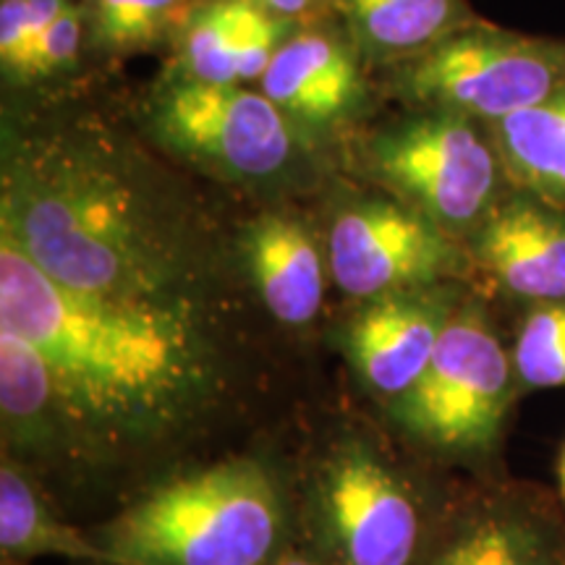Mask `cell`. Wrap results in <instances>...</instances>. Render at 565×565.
I'll return each mask as SVG.
<instances>
[{
  "mask_svg": "<svg viewBox=\"0 0 565 565\" xmlns=\"http://www.w3.org/2000/svg\"><path fill=\"white\" fill-rule=\"evenodd\" d=\"M0 330L45 356L87 469L173 448L228 398L223 362L192 307L74 291L6 233Z\"/></svg>",
  "mask_w": 565,
  "mask_h": 565,
  "instance_id": "obj_1",
  "label": "cell"
},
{
  "mask_svg": "<svg viewBox=\"0 0 565 565\" xmlns=\"http://www.w3.org/2000/svg\"><path fill=\"white\" fill-rule=\"evenodd\" d=\"M3 233L74 291L192 307L179 233L105 168L61 158L13 168L3 181Z\"/></svg>",
  "mask_w": 565,
  "mask_h": 565,
  "instance_id": "obj_2",
  "label": "cell"
},
{
  "mask_svg": "<svg viewBox=\"0 0 565 565\" xmlns=\"http://www.w3.org/2000/svg\"><path fill=\"white\" fill-rule=\"evenodd\" d=\"M108 565H267L286 505L257 458H228L152 487L95 534Z\"/></svg>",
  "mask_w": 565,
  "mask_h": 565,
  "instance_id": "obj_3",
  "label": "cell"
},
{
  "mask_svg": "<svg viewBox=\"0 0 565 565\" xmlns=\"http://www.w3.org/2000/svg\"><path fill=\"white\" fill-rule=\"evenodd\" d=\"M312 515L335 565H422L435 534L422 494L370 437H343L317 463Z\"/></svg>",
  "mask_w": 565,
  "mask_h": 565,
  "instance_id": "obj_4",
  "label": "cell"
},
{
  "mask_svg": "<svg viewBox=\"0 0 565 565\" xmlns=\"http://www.w3.org/2000/svg\"><path fill=\"white\" fill-rule=\"evenodd\" d=\"M519 385L511 351L492 330L484 309L466 301L445 324L437 349L395 414L412 435L450 456L492 448Z\"/></svg>",
  "mask_w": 565,
  "mask_h": 565,
  "instance_id": "obj_5",
  "label": "cell"
},
{
  "mask_svg": "<svg viewBox=\"0 0 565 565\" xmlns=\"http://www.w3.org/2000/svg\"><path fill=\"white\" fill-rule=\"evenodd\" d=\"M374 166L454 238L475 236L513 189L492 126L454 110L377 141Z\"/></svg>",
  "mask_w": 565,
  "mask_h": 565,
  "instance_id": "obj_6",
  "label": "cell"
},
{
  "mask_svg": "<svg viewBox=\"0 0 565 565\" xmlns=\"http://www.w3.org/2000/svg\"><path fill=\"white\" fill-rule=\"evenodd\" d=\"M565 89V42L463 30L429 47L412 68V92L437 110L498 124Z\"/></svg>",
  "mask_w": 565,
  "mask_h": 565,
  "instance_id": "obj_7",
  "label": "cell"
},
{
  "mask_svg": "<svg viewBox=\"0 0 565 565\" xmlns=\"http://www.w3.org/2000/svg\"><path fill=\"white\" fill-rule=\"evenodd\" d=\"M461 267L456 238L419 210L362 204L341 212L330 231V273L353 299L437 286Z\"/></svg>",
  "mask_w": 565,
  "mask_h": 565,
  "instance_id": "obj_8",
  "label": "cell"
},
{
  "mask_svg": "<svg viewBox=\"0 0 565 565\" xmlns=\"http://www.w3.org/2000/svg\"><path fill=\"white\" fill-rule=\"evenodd\" d=\"M166 137L244 175H270L291 154V131L267 95L236 84L192 79L160 105Z\"/></svg>",
  "mask_w": 565,
  "mask_h": 565,
  "instance_id": "obj_9",
  "label": "cell"
},
{
  "mask_svg": "<svg viewBox=\"0 0 565 565\" xmlns=\"http://www.w3.org/2000/svg\"><path fill=\"white\" fill-rule=\"evenodd\" d=\"M422 565H565V526L536 492L498 487L435 529Z\"/></svg>",
  "mask_w": 565,
  "mask_h": 565,
  "instance_id": "obj_10",
  "label": "cell"
},
{
  "mask_svg": "<svg viewBox=\"0 0 565 565\" xmlns=\"http://www.w3.org/2000/svg\"><path fill=\"white\" fill-rule=\"evenodd\" d=\"M471 259L513 299H565V207L511 189L475 231Z\"/></svg>",
  "mask_w": 565,
  "mask_h": 565,
  "instance_id": "obj_11",
  "label": "cell"
},
{
  "mask_svg": "<svg viewBox=\"0 0 565 565\" xmlns=\"http://www.w3.org/2000/svg\"><path fill=\"white\" fill-rule=\"evenodd\" d=\"M458 307L456 296L437 286L380 296L349 330V356L364 383L393 404L404 398Z\"/></svg>",
  "mask_w": 565,
  "mask_h": 565,
  "instance_id": "obj_12",
  "label": "cell"
},
{
  "mask_svg": "<svg viewBox=\"0 0 565 565\" xmlns=\"http://www.w3.org/2000/svg\"><path fill=\"white\" fill-rule=\"evenodd\" d=\"M0 416L6 456L45 466H82L74 429L45 356L0 330Z\"/></svg>",
  "mask_w": 565,
  "mask_h": 565,
  "instance_id": "obj_13",
  "label": "cell"
},
{
  "mask_svg": "<svg viewBox=\"0 0 565 565\" xmlns=\"http://www.w3.org/2000/svg\"><path fill=\"white\" fill-rule=\"evenodd\" d=\"M246 263L275 320L301 328L320 315L324 267L303 225L278 215L257 221L246 236Z\"/></svg>",
  "mask_w": 565,
  "mask_h": 565,
  "instance_id": "obj_14",
  "label": "cell"
},
{
  "mask_svg": "<svg viewBox=\"0 0 565 565\" xmlns=\"http://www.w3.org/2000/svg\"><path fill=\"white\" fill-rule=\"evenodd\" d=\"M263 87L278 108L309 121H328L353 100L356 71L333 40L301 34L282 42L265 71Z\"/></svg>",
  "mask_w": 565,
  "mask_h": 565,
  "instance_id": "obj_15",
  "label": "cell"
},
{
  "mask_svg": "<svg viewBox=\"0 0 565 565\" xmlns=\"http://www.w3.org/2000/svg\"><path fill=\"white\" fill-rule=\"evenodd\" d=\"M0 550L6 561L58 555L76 563L108 565V553L97 536L58 519L30 475L9 456H3L0 466Z\"/></svg>",
  "mask_w": 565,
  "mask_h": 565,
  "instance_id": "obj_16",
  "label": "cell"
},
{
  "mask_svg": "<svg viewBox=\"0 0 565 565\" xmlns=\"http://www.w3.org/2000/svg\"><path fill=\"white\" fill-rule=\"evenodd\" d=\"M492 134L513 186L565 207V89L492 124Z\"/></svg>",
  "mask_w": 565,
  "mask_h": 565,
  "instance_id": "obj_17",
  "label": "cell"
},
{
  "mask_svg": "<svg viewBox=\"0 0 565 565\" xmlns=\"http://www.w3.org/2000/svg\"><path fill=\"white\" fill-rule=\"evenodd\" d=\"M353 19L380 51H419L454 34L458 0H349Z\"/></svg>",
  "mask_w": 565,
  "mask_h": 565,
  "instance_id": "obj_18",
  "label": "cell"
},
{
  "mask_svg": "<svg viewBox=\"0 0 565 565\" xmlns=\"http://www.w3.org/2000/svg\"><path fill=\"white\" fill-rule=\"evenodd\" d=\"M511 356L519 385L565 387V299L529 309Z\"/></svg>",
  "mask_w": 565,
  "mask_h": 565,
  "instance_id": "obj_19",
  "label": "cell"
},
{
  "mask_svg": "<svg viewBox=\"0 0 565 565\" xmlns=\"http://www.w3.org/2000/svg\"><path fill=\"white\" fill-rule=\"evenodd\" d=\"M246 0H217L196 13L186 32V66L194 79L215 84L233 82V51L249 17Z\"/></svg>",
  "mask_w": 565,
  "mask_h": 565,
  "instance_id": "obj_20",
  "label": "cell"
},
{
  "mask_svg": "<svg viewBox=\"0 0 565 565\" xmlns=\"http://www.w3.org/2000/svg\"><path fill=\"white\" fill-rule=\"evenodd\" d=\"M66 11L63 0H3L0 6V58L24 74L34 42Z\"/></svg>",
  "mask_w": 565,
  "mask_h": 565,
  "instance_id": "obj_21",
  "label": "cell"
},
{
  "mask_svg": "<svg viewBox=\"0 0 565 565\" xmlns=\"http://www.w3.org/2000/svg\"><path fill=\"white\" fill-rule=\"evenodd\" d=\"M179 0H97L100 34L110 45H137L154 38Z\"/></svg>",
  "mask_w": 565,
  "mask_h": 565,
  "instance_id": "obj_22",
  "label": "cell"
},
{
  "mask_svg": "<svg viewBox=\"0 0 565 565\" xmlns=\"http://www.w3.org/2000/svg\"><path fill=\"white\" fill-rule=\"evenodd\" d=\"M79 42H82L79 11L68 9L66 6V11H63L61 17L40 34L38 42H34L24 74L40 76V74H51V71L68 66V63L76 58V53H79Z\"/></svg>",
  "mask_w": 565,
  "mask_h": 565,
  "instance_id": "obj_23",
  "label": "cell"
},
{
  "mask_svg": "<svg viewBox=\"0 0 565 565\" xmlns=\"http://www.w3.org/2000/svg\"><path fill=\"white\" fill-rule=\"evenodd\" d=\"M267 565H335L322 550H286L282 547L278 555Z\"/></svg>",
  "mask_w": 565,
  "mask_h": 565,
  "instance_id": "obj_24",
  "label": "cell"
},
{
  "mask_svg": "<svg viewBox=\"0 0 565 565\" xmlns=\"http://www.w3.org/2000/svg\"><path fill=\"white\" fill-rule=\"evenodd\" d=\"M246 3L257 6L267 13H275V17H294V13H301L309 6V0H246Z\"/></svg>",
  "mask_w": 565,
  "mask_h": 565,
  "instance_id": "obj_25",
  "label": "cell"
},
{
  "mask_svg": "<svg viewBox=\"0 0 565 565\" xmlns=\"http://www.w3.org/2000/svg\"><path fill=\"white\" fill-rule=\"evenodd\" d=\"M557 477H561V492H563V500H565V448L561 454V463H557Z\"/></svg>",
  "mask_w": 565,
  "mask_h": 565,
  "instance_id": "obj_26",
  "label": "cell"
}]
</instances>
